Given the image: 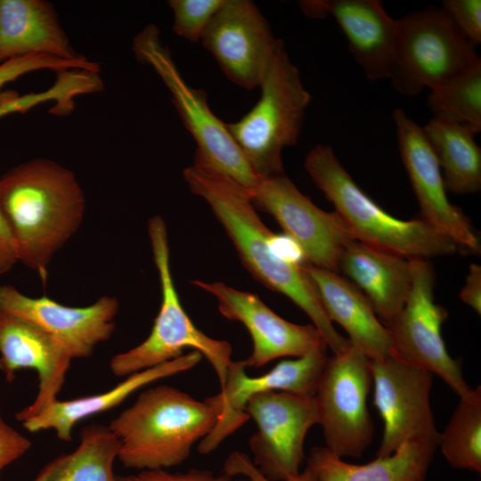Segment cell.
Returning <instances> with one entry per match:
<instances>
[{
    "label": "cell",
    "mask_w": 481,
    "mask_h": 481,
    "mask_svg": "<svg viewBox=\"0 0 481 481\" xmlns=\"http://www.w3.org/2000/svg\"><path fill=\"white\" fill-rule=\"evenodd\" d=\"M183 178L190 191L210 207L254 279L302 309L333 355L347 349L351 342L334 328L303 264L289 257L283 238L262 222L248 190L226 175L194 164L183 170Z\"/></svg>",
    "instance_id": "cell-1"
},
{
    "label": "cell",
    "mask_w": 481,
    "mask_h": 481,
    "mask_svg": "<svg viewBox=\"0 0 481 481\" xmlns=\"http://www.w3.org/2000/svg\"><path fill=\"white\" fill-rule=\"evenodd\" d=\"M0 207L19 262L45 283L53 256L85 216V193L76 175L47 159L22 162L0 177Z\"/></svg>",
    "instance_id": "cell-2"
},
{
    "label": "cell",
    "mask_w": 481,
    "mask_h": 481,
    "mask_svg": "<svg viewBox=\"0 0 481 481\" xmlns=\"http://www.w3.org/2000/svg\"><path fill=\"white\" fill-rule=\"evenodd\" d=\"M216 420V410L206 399L159 385L143 391L108 428L119 443L118 459L124 467L155 470L182 464Z\"/></svg>",
    "instance_id": "cell-3"
},
{
    "label": "cell",
    "mask_w": 481,
    "mask_h": 481,
    "mask_svg": "<svg viewBox=\"0 0 481 481\" xmlns=\"http://www.w3.org/2000/svg\"><path fill=\"white\" fill-rule=\"evenodd\" d=\"M305 167L356 240L410 259L428 260L461 249L423 220H401L381 208L354 181L330 145L314 147Z\"/></svg>",
    "instance_id": "cell-4"
},
{
    "label": "cell",
    "mask_w": 481,
    "mask_h": 481,
    "mask_svg": "<svg viewBox=\"0 0 481 481\" xmlns=\"http://www.w3.org/2000/svg\"><path fill=\"white\" fill-rule=\"evenodd\" d=\"M148 235L159 279L160 307L150 335L138 346L114 355L110 361V371L117 377H126L174 360L185 348H193L209 362L222 387L232 363V346L200 330L184 311L171 273L167 225L160 216L150 218Z\"/></svg>",
    "instance_id": "cell-5"
},
{
    "label": "cell",
    "mask_w": 481,
    "mask_h": 481,
    "mask_svg": "<svg viewBox=\"0 0 481 481\" xmlns=\"http://www.w3.org/2000/svg\"><path fill=\"white\" fill-rule=\"evenodd\" d=\"M257 104L226 128L250 167L260 178L285 174L281 152L297 143L310 94L282 42L259 85Z\"/></svg>",
    "instance_id": "cell-6"
},
{
    "label": "cell",
    "mask_w": 481,
    "mask_h": 481,
    "mask_svg": "<svg viewBox=\"0 0 481 481\" xmlns=\"http://www.w3.org/2000/svg\"><path fill=\"white\" fill-rule=\"evenodd\" d=\"M136 59L150 65L171 94V100L196 142L194 165L222 174L248 191L259 178L256 175L233 138L210 110L205 91L190 86L182 77L168 48L155 25L149 24L133 39Z\"/></svg>",
    "instance_id": "cell-7"
},
{
    "label": "cell",
    "mask_w": 481,
    "mask_h": 481,
    "mask_svg": "<svg viewBox=\"0 0 481 481\" xmlns=\"http://www.w3.org/2000/svg\"><path fill=\"white\" fill-rule=\"evenodd\" d=\"M396 55L389 79L401 94L438 87L480 57L441 8L428 6L398 19Z\"/></svg>",
    "instance_id": "cell-8"
},
{
    "label": "cell",
    "mask_w": 481,
    "mask_h": 481,
    "mask_svg": "<svg viewBox=\"0 0 481 481\" xmlns=\"http://www.w3.org/2000/svg\"><path fill=\"white\" fill-rule=\"evenodd\" d=\"M371 386V359L358 347L328 357L314 397L326 447L340 458L361 457L372 441Z\"/></svg>",
    "instance_id": "cell-9"
},
{
    "label": "cell",
    "mask_w": 481,
    "mask_h": 481,
    "mask_svg": "<svg viewBox=\"0 0 481 481\" xmlns=\"http://www.w3.org/2000/svg\"><path fill=\"white\" fill-rule=\"evenodd\" d=\"M412 285L398 314L384 324L388 330L392 355L403 362L437 375L460 397L472 388L462 374L460 361L451 357L442 338L446 309L435 301L436 276L427 259H411Z\"/></svg>",
    "instance_id": "cell-10"
},
{
    "label": "cell",
    "mask_w": 481,
    "mask_h": 481,
    "mask_svg": "<svg viewBox=\"0 0 481 481\" xmlns=\"http://www.w3.org/2000/svg\"><path fill=\"white\" fill-rule=\"evenodd\" d=\"M248 192L253 205L270 214L298 247L306 264L338 273L340 257L355 238L336 211L315 206L285 174L260 178Z\"/></svg>",
    "instance_id": "cell-11"
},
{
    "label": "cell",
    "mask_w": 481,
    "mask_h": 481,
    "mask_svg": "<svg viewBox=\"0 0 481 481\" xmlns=\"http://www.w3.org/2000/svg\"><path fill=\"white\" fill-rule=\"evenodd\" d=\"M245 412L257 426L249 440L252 462L271 481L297 476L309 428L319 424L314 396L270 390L252 395Z\"/></svg>",
    "instance_id": "cell-12"
},
{
    "label": "cell",
    "mask_w": 481,
    "mask_h": 481,
    "mask_svg": "<svg viewBox=\"0 0 481 481\" xmlns=\"http://www.w3.org/2000/svg\"><path fill=\"white\" fill-rule=\"evenodd\" d=\"M327 347L323 343L301 357L281 361L257 377L246 373L244 360L232 361L219 393L206 398L216 408L217 420L210 433L200 440L198 452L208 454L215 451L240 428L249 419L245 412L247 402L256 394L274 390L314 396L328 359Z\"/></svg>",
    "instance_id": "cell-13"
},
{
    "label": "cell",
    "mask_w": 481,
    "mask_h": 481,
    "mask_svg": "<svg viewBox=\"0 0 481 481\" xmlns=\"http://www.w3.org/2000/svg\"><path fill=\"white\" fill-rule=\"evenodd\" d=\"M373 404L384 423L377 457L393 454L405 441L437 437L430 407L433 374L394 355L371 359Z\"/></svg>",
    "instance_id": "cell-14"
},
{
    "label": "cell",
    "mask_w": 481,
    "mask_h": 481,
    "mask_svg": "<svg viewBox=\"0 0 481 481\" xmlns=\"http://www.w3.org/2000/svg\"><path fill=\"white\" fill-rule=\"evenodd\" d=\"M200 41L225 76L248 90L259 86L283 42L273 36L266 19L249 0H225L209 20Z\"/></svg>",
    "instance_id": "cell-15"
},
{
    "label": "cell",
    "mask_w": 481,
    "mask_h": 481,
    "mask_svg": "<svg viewBox=\"0 0 481 481\" xmlns=\"http://www.w3.org/2000/svg\"><path fill=\"white\" fill-rule=\"evenodd\" d=\"M402 162L417 198L420 219L461 249L480 253L479 238L469 218L446 195L442 172L423 128L402 108L392 114Z\"/></svg>",
    "instance_id": "cell-16"
},
{
    "label": "cell",
    "mask_w": 481,
    "mask_h": 481,
    "mask_svg": "<svg viewBox=\"0 0 481 481\" xmlns=\"http://www.w3.org/2000/svg\"><path fill=\"white\" fill-rule=\"evenodd\" d=\"M191 283L214 296L221 314L240 322L249 332L253 349L244 360L246 367L259 368L283 356L301 357L326 343L314 324L299 325L286 321L257 294L239 290L221 281L194 280Z\"/></svg>",
    "instance_id": "cell-17"
},
{
    "label": "cell",
    "mask_w": 481,
    "mask_h": 481,
    "mask_svg": "<svg viewBox=\"0 0 481 481\" xmlns=\"http://www.w3.org/2000/svg\"><path fill=\"white\" fill-rule=\"evenodd\" d=\"M119 303L102 296L93 304L74 307L46 296L32 298L10 284L0 285V310L37 324L68 351L72 359L89 357L115 329Z\"/></svg>",
    "instance_id": "cell-18"
},
{
    "label": "cell",
    "mask_w": 481,
    "mask_h": 481,
    "mask_svg": "<svg viewBox=\"0 0 481 481\" xmlns=\"http://www.w3.org/2000/svg\"><path fill=\"white\" fill-rule=\"evenodd\" d=\"M71 361L64 346L42 328L0 310V362L5 379L12 382L23 369L36 371L38 377L37 394L31 404L16 413L17 420L37 415L58 399Z\"/></svg>",
    "instance_id": "cell-19"
},
{
    "label": "cell",
    "mask_w": 481,
    "mask_h": 481,
    "mask_svg": "<svg viewBox=\"0 0 481 481\" xmlns=\"http://www.w3.org/2000/svg\"><path fill=\"white\" fill-rule=\"evenodd\" d=\"M312 19L332 16L345 34L348 50L369 80L389 78L396 55L398 20L379 0H309L299 2Z\"/></svg>",
    "instance_id": "cell-20"
},
{
    "label": "cell",
    "mask_w": 481,
    "mask_h": 481,
    "mask_svg": "<svg viewBox=\"0 0 481 481\" xmlns=\"http://www.w3.org/2000/svg\"><path fill=\"white\" fill-rule=\"evenodd\" d=\"M339 273L363 293L383 324L402 310L412 285L410 258L356 240L344 249Z\"/></svg>",
    "instance_id": "cell-21"
},
{
    "label": "cell",
    "mask_w": 481,
    "mask_h": 481,
    "mask_svg": "<svg viewBox=\"0 0 481 481\" xmlns=\"http://www.w3.org/2000/svg\"><path fill=\"white\" fill-rule=\"evenodd\" d=\"M331 322L342 326L351 344L370 359L392 354L388 330L379 320L370 301L349 280L332 271L303 264Z\"/></svg>",
    "instance_id": "cell-22"
},
{
    "label": "cell",
    "mask_w": 481,
    "mask_h": 481,
    "mask_svg": "<svg viewBox=\"0 0 481 481\" xmlns=\"http://www.w3.org/2000/svg\"><path fill=\"white\" fill-rule=\"evenodd\" d=\"M77 60L53 4L43 0H0V64L29 55Z\"/></svg>",
    "instance_id": "cell-23"
},
{
    "label": "cell",
    "mask_w": 481,
    "mask_h": 481,
    "mask_svg": "<svg viewBox=\"0 0 481 481\" xmlns=\"http://www.w3.org/2000/svg\"><path fill=\"white\" fill-rule=\"evenodd\" d=\"M201 359L200 352L192 350L160 365L128 375L102 394L66 401L56 399L37 415L22 421V426L29 432L53 429L60 440L70 442L72 428L80 420L114 408L150 383L192 369Z\"/></svg>",
    "instance_id": "cell-24"
},
{
    "label": "cell",
    "mask_w": 481,
    "mask_h": 481,
    "mask_svg": "<svg viewBox=\"0 0 481 481\" xmlns=\"http://www.w3.org/2000/svg\"><path fill=\"white\" fill-rule=\"evenodd\" d=\"M437 437L412 438L387 457L363 465L347 463L326 446H314L306 459L316 481H425Z\"/></svg>",
    "instance_id": "cell-25"
},
{
    "label": "cell",
    "mask_w": 481,
    "mask_h": 481,
    "mask_svg": "<svg viewBox=\"0 0 481 481\" xmlns=\"http://www.w3.org/2000/svg\"><path fill=\"white\" fill-rule=\"evenodd\" d=\"M440 167L446 191L457 194L481 189V149L468 126L432 118L423 127Z\"/></svg>",
    "instance_id": "cell-26"
},
{
    "label": "cell",
    "mask_w": 481,
    "mask_h": 481,
    "mask_svg": "<svg viewBox=\"0 0 481 481\" xmlns=\"http://www.w3.org/2000/svg\"><path fill=\"white\" fill-rule=\"evenodd\" d=\"M118 448L108 427L87 426L81 431L77 447L46 464L33 481H118L113 465Z\"/></svg>",
    "instance_id": "cell-27"
},
{
    "label": "cell",
    "mask_w": 481,
    "mask_h": 481,
    "mask_svg": "<svg viewBox=\"0 0 481 481\" xmlns=\"http://www.w3.org/2000/svg\"><path fill=\"white\" fill-rule=\"evenodd\" d=\"M438 445L455 469L481 473V387L460 397Z\"/></svg>",
    "instance_id": "cell-28"
},
{
    "label": "cell",
    "mask_w": 481,
    "mask_h": 481,
    "mask_svg": "<svg viewBox=\"0 0 481 481\" xmlns=\"http://www.w3.org/2000/svg\"><path fill=\"white\" fill-rule=\"evenodd\" d=\"M427 106L433 118L481 132V59L444 85L430 90Z\"/></svg>",
    "instance_id": "cell-29"
},
{
    "label": "cell",
    "mask_w": 481,
    "mask_h": 481,
    "mask_svg": "<svg viewBox=\"0 0 481 481\" xmlns=\"http://www.w3.org/2000/svg\"><path fill=\"white\" fill-rule=\"evenodd\" d=\"M94 81L90 74L82 70L59 72L54 84L39 93L20 95L15 92L0 94V118L13 113L25 112L45 102H53V112L68 114L74 107V99L81 94H92Z\"/></svg>",
    "instance_id": "cell-30"
},
{
    "label": "cell",
    "mask_w": 481,
    "mask_h": 481,
    "mask_svg": "<svg viewBox=\"0 0 481 481\" xmlns=\"http://www.w3.org/2000/svg\"><path fill=\"white\" fill-rule=\"evenodd\" d=\"M224 3L225 0L168 1L174 14L173 31L190 42H198L213 15Z\"/></svg>",
    "instance_id": "cell-31"
},
{
    "label": "cell",
    "mask_w": 481,
    "mask_h": 481,
    "mask_svg": "<svg viewBox=\"0 0 481 481\" xmlns=\"http://www.w3.org/2000/svg\"><path fill=\"white\" fill-rule=\"evenodd\" d=\"M91 66V61L86 57L77 60H64L37 54L9 60L0 64V89L31 71L50 69L59 73L73 69L87 70Z\"/></svg>",
    "instance_id": "cell-32"
},
{
    "label": "cell",
    "mask_w": 481,
    "mask_h": 481,
    "mask_svg": "<svg viewBox=\"0 0 481 481\" xmlns=\"http://www.w3.org/2000/svg\"><path fill=\"white\" fill-rule=\"evenodd\" d=\"M442 9L473 46L481 43L480 0H444Z\"/></svg>",
    "instance_id": "cell-33"
},
{
    "label": "cell",
    "mask_w": 481,
    "mask_h": 481,
    "mask_svg": "<svg viewBox=\"0 0 481 481\" xmlns=\"http://www.w3.org/2000/svg\"><path fill=\"white\" fill-rule=\"evenodd\" d=\"M118 481H250L224 473L216 475L208 469H191L185 472L173 473L167 469L141 470L136 474L118 477Z\"/></svg>",
    "instance_id": "cell-34"
},
{
    "label": "cell",
    "mask_w": 481,
    "mask_h": 481,
    "mask_svg": "<svg viewBox=\"0 0 481 481\" xmlns=\"http://www.w3.org/2000/svg\"><path fill=\"white\" fill-rule=\"evenodd\" d=\"M223 473L231 477H242L250 481H271L265 477L252 462L251 459L244 452H231L224 461ZM285 481H316L314 470L306 468L297 476Z\"/></svg>",
    "instance_id": "cell-35"
},
{
    "label": "cell",
    "mask_w": 481,
    "mask_h": 481,
    "mask_svg": "<svg viewBox=\"0 0 481 481\" xmlns=\"http://www.w3.org/2000/svg\"><path fill=\"white\" fill-rule=\"evenodd\" d=\"M30 446V440L7 424L0 415V474L6 466L25 454Z\"/></svg>",
    "instance_id": "cell-36"
},
{
    "label": "cell",
    "mask_w": 481,
    "mask_h": 481,
    "mask_svg": "<svg viewBox=\"0 0 481 481\" xmlns=\"http://www.w3.org/2000/svg\"><path fill=\"white\" fill-rule=\"evenodd\" d=\"M19 262L13 239L0 207V275Z\"/></svg>",
    "instance_id": "cell-37"
},
{
    "label": "cell",
    "mask_w": 481,
    "mask_h": 481,
    "mask_svg": "<svg viewBox=\"0 0 481 481\" xmlns=\"http://www.w3.org/2000/svg\"><path fill=\"white\" fill-rule=\"evenodd\" d=\"M460 298L478 314H481V266L479 265L471 264L469 265Z\"/></svg>",
    "instance_id": "cell-38"
},
{
    "label": "cell",
    "mask_w": 481,
    "mask_h": 481,
    "mask_svg": "<svg viewBox=\"0 0 481 481\" xmlns=\"http://www.w3.org/2000/svg\"><path fill=\"white\" fill-rule=\"evenodd\" d=\"M2 370H3V367H2V363L0 362V371H2Z\"/></svg>",
    "instance_id": "cell-39"
}]
</instances>
